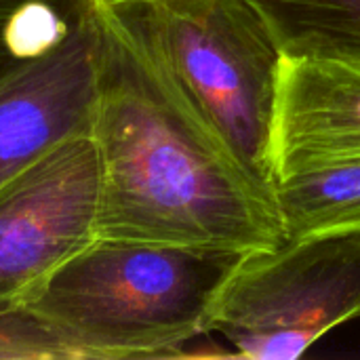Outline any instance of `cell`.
Instances as JSON below:
<instances>
[{
	"mask_svg": "<svg viewBox=\"0 0 360 360\" xmlns=\"http://www.w3.org/2000/svg\"><path fill=\"white\" fill-rule=\"evenodd\" d=\"M114 8L247 177L272 196V120L285 53L262 11L251 0H133Z\"/></svg>",
	"mask_w": 360,
	"mask_h": 360,
	"instance_id": "cell-3",
	"label": "cell"
},
{
	"mask_svg": "<svg viewBox=\"0 0 360 360\" xmlns=\"http://www.w3.org/2000/svg\"><path fill=\"white\" fill-rule=\"evenodd\" d=\"M360 316V230L314 234L243 255L211 312L219 333L249 360H295Z\"/></svg>",
	"mask_w": 360,
	"mask_h": 360,
	"instance_id": "cell-4",
	"label": "cell"
},
{
	"mask_svg": "<svg viewBox=\"0 0 360 360\" xmlns=\"http://www.w3.org/2000/svg\"><path fill=\"white\" fill-rule=\"evenodd\" d=\"M285 55L360 61V0H251Z\"/></svg>",
	"mask_w": 360,
	"mask_h": 360,
	"instance_id": "cell-9",
	"label": "cell"
},
{
	"mask_svg": "<svg viewBox=\"0 0 360 360\" xmlns=\"http://www.w3.org/2000/svg\"><path fill=\"white\" fill-rule=\"evenodd\" d=\"M93 0H0V78L59 44Z\"/></svg>",
	"mask_w": 360,
	"mask_h": 360,
	"instance_id": "cell-10",
	"label": "cell"
},
{
	"mask_svg": "<svg viewBox=\"0 0 360 360\" xmlns=\"http://www.w3.org/2000/svg\"><path fill=\"white\" fill-rule=\"evenodd\" d=\"M99 165L91 131L42 154L0 188V308L23 304L97 240Z\"/></svg>",
	"mask_w": 360,
	"mask_h": 360,
	"instance_id": "cell-5",
	"label": "cell"
},
{
	"mask_svg": "<svg viewBox=\"0 0 360 360\" xmlns=\"http://www.w3.org/2000/svg\"><path fill=\"white\" fill-rule=\"evenodd\" d=\"M245 253L95 240L23 302L78 360L179 356L209 333L213 306Z\"/></svg>",
	"mask_w": 360,
	"mask_h": 360,
	"instance_id": "cell-2",
	"label": "cell"
},
{
	"mask_svg": "<svg viewBox=\"0 0 360 360\" xmlns=\"http://www.w3.org/2000/svg\"><path fill=\"white\" fill-rule=\"evenodd\" d=\"M360 160V61L283 55L272 120L274 184Z\"/></svg>",
	"mask_w": 360,
	"mask_h": 360,
	"instance_id": "cell-7",
	"label": "cell"
},
{
	"mask_svg": "<svg viewBox=\"0 0 360 360\" xmlns=\"http://www.w3.org/2000/svg\"><path fill=\"white\" fill-rule=\"evenodd\" d=\"M95 11L97 240L238 253L287 243L274 198L247 177L127 17Z\"/></svg>",
	"mask_w": 360,
	"mask_h": 360,
	"instance_id": "cell-1",
	"label": "cell"
},
{
	"mask_svg": "<svg viewBox=\"0 0 360 360\" xmlns=\"http://www.w3.org/2000/svg\"><path fill=\"white\" fill-rule=\"evenodd\" d=\"M95 4H101V6H116V4H127V2H133V0H93Z\"/></svg>",
	"mask_w": 360,
	"mask_h": 360,
	"instance_id": "cell-12",
	"label": "cell"
},
{
	"mask_svg": "<svg viewBox=\"0 0 360 360\" xmlns=\"http://www.w3.org/2000/svg\"><path fill=\"white\" fill-rule=\"evenodd\" d=\"M99 59L95 4L51 51L0 78V188L93 116Z\"/></svg>",
	"mask_w": 360,
	"mask_h": 360,
	"instance_id": "cell-6",
	"label": "cell"
},
{
	"mask_svg": "<svg viewBox=\"0 0 360 360\" xmlns=\"http://www.w3.org/2000/svg\"><path fill=\"white\" fill-rule=\"evenodd\" d=\"M272 196L287 240L359 232L360 160L278 179Z\"/></svg>",
	"mask_w": 360,
	"mask_h": 360,
	"instance_id": "cell-8",
	"label": "cell"
},
{
	"mask_svg": "<svg viewBox=\"0 0 360 360\" xmlns=\"http://www.w3.org/2000/svg\"><path fill=\"white\" fill-rule=\"evenodd\" d=\"M0 360H78L63 338L25 304L0 308Z\"/></svg>",
	"mask_w": 360,
	"mask_h": 360,
	"instance_id": "cell-11",
	"label": "cell"
}]
</instances>
